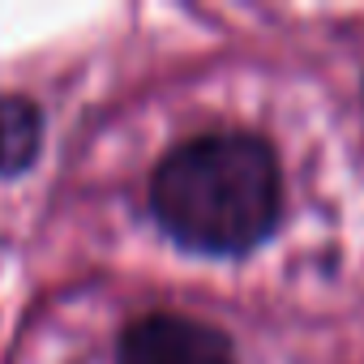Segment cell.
Here are the masks:
<instances>
[{"label":"cell","instance_id":"obj_1","mask_svg":"<svg viewBox=\"0 0 364 364\" xmlns=\"http://www.w3.org/2000/svg\"><path fill=\"white\" fill-rule=\"evenodd\" d=\"M154 223L189 253L245 257L283 219V167L257 133H202L171 146L150 176Z\"/></svg>","mask_w":364,"mask_h":364},{"label":"cell","instance_id":"obj_2","mask_svg":"<svg viewBox=\"0 0 364 364\" xmlns=\"http://www.w3.org/2000/svg\"><path fill=\"white\" fill-rule=\"evenodd\" d=\"M116 364H236L232 338L185 313H146L124 326Z\"/></svg>","mask_w":364,"mask_h":364},{"label":"cell","instance_id":"obj_3","mask_svg":"<svg viewBox=\"0 0 364 364\" xmlns=\"http://www.w3.org/2000/svg\"><path fill=\"white\" fill-rule=\"evenodd\" d=\"M43 150V112L26 95H0V180L31 171Z\"/></svg>","mask_w":364,"mask_h":364}]
</instances>
